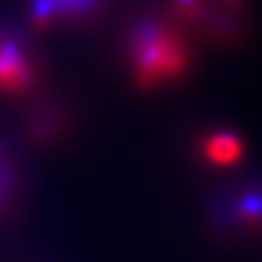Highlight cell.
<instances>
[{
    "instance_id": "1",
    "label": "cell",
    "mask_w": 262,
    "mask_h": 262,
    "mask_svg": "<svg viewBox=\"0 0 262 262\" xmlns=\"http://www.w3.org/2000/svg\"><path fill=\"white\" fill-rule=\"evenodd\" d=\"M136 80L142 88L183 76L188 68V49L169 26L147 22L139 26L130 41Z\"/></svg>"
},
{
    "instance_id": "2",
    "label": "cell",
    "mask_w": 262,
    "mask_h": 262,
    "mask_svg": "<svg viewBox=\"0 0 262 262\" xmlns=\"http://www.w3.org/2000/svg\"><path fill=\"white\" fill-rule=\"evenodd\" d=\"M32 70L22 49L7 37H0V92L20 93L29 88Z\"/></svg>"
},
{
    "instance_id": "3",
    "label": "cell",
    "mask_w": 262,
    "mask_h": 262,
    "mask_svg": "<svg viewBox=\"0 0 262 262\" xmlns=\"http://www.w3.org/2000/svg\"><path fill=\"white\" fill-rule=\"evenodd\" d=\"M230 222L238 224L245 230L262 228V186H249L242 189L228 205Z\"/></svg>"
},
{
    "instance_id": "4",
    "label": "cell",
    "mask_w": 262,
    "mask_h": 262,
    "mask_svg": "<svg viewBox=\"0 0 262 262\" xmlns=\"http://www.w3.org/2000/svg\"><path fill=\"white\" fill-rule=\"evenodd\" d=\"M202 154L213 166H230L242 159L244 142L233 132H213L202 142Z\"/></svg>"
},
{
    "instance_id": "5",
    "label": "cell",
    "mask_w": 262,
    "mask_h": 262,
    "mask_svg": "<svg viewBox=\"0 0 262 262\" xmlns=\"http://www.w3.org/2000/svg\"><path fill=\"white\" fill-rule=\"evenodd\" d=\"M98 0H36V20L44 24L56 17H80L90 12Z\"/></svg>"
},
{
    "instance_id": "6",
    "label": "cell",
    "mask_w": 262,
    "mask_h": 262,
    "mask_svg": "<svg viewBox=\"0 0 262 262\" xmlns=\"http://www.w3.org/2000/svg\"><path fill=\"white\" fill-rule=\"evenodd\" d=\"M176 5L185 15H196L200 10V0H176Z\"/></svg>"
},
{
    "instance_id": "7",
    "label": "cell",
    "mask_w": 262,
    "mask_h": 262,
    "mask_svg": "<svg viewBox=\"0 0 262 262\" xmlns=\"http://www.w3.org/2000/svg\"><path fill=\"white\" fill-rule=\"evenodd\" d=\"M227 2H228V5H232V7H238L242 0H227Z\"/></svg>"
},
{
    "instance_id": "8",
    "label": "cell",
    "mask_w": 262,
    "mask_h": 262,
    "mask_svg": "<svg viewBox=\"0 0 262 262\" xmlns=\"http://www.w3.org/2000/svg\"><path fill=\"white\" fill-rule=\"evenodd\" d=\"M2 191H4V174L0 172V194H2Z\"/></svg>"
}]
</instances>
